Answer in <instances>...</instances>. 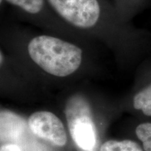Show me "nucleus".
<instances>
[{"label": "nucleus", "instance_id": "nucleus-1", "mask_svg": "<svg viewBox=\"0 0 151 151\" xmlns=\"http://www.w3.org/2000/svg\"><path fill=\"white\" fill-rule=\"evenodd\" d=\"M70 27L108 47L120 58L151 50V32L124 22L111 0H48Z\"/></svg>", "mask_w": 151, "mask_h": 151}, {"label": "nucleus", "instance_id": "nucleus-2", "mask_svg": "<svg viewBox=\"0 0 151 151\" xmlns=\"http://www.w3.org/2000/svg\"><path fill=\"white\" fill-rule=\"evenodd\" d=\"M0 48L55 78H66L83 68L89 47L47 32L1 22Z\"/></svg>", "mask_w": 151, "mask_h": 151}, {"label": "nucleus", "instance_id": "nucleus-3", "mask_svg": "<svg viewBox=\"0 0 151 151\" xmlns=\"http://www.w3.org/2000/svg\"><path fill=\"white\" fill-rule=\"evenodd\" d=\"M1 7L7 5L19 20L29 22L43 31L59 35L92 48L95 41L73 29L56 14L48 0H0Z\"/></svg>", "mask_w": 151, "mask_h": 151}, {"label": "nucleus", "instance_id": "nucleus-4", "mask_svg": "<svg viewBox=\"0 0 151 151\" xmlns=\"http://www.w3.org/2000/svg\"><path fill=\"white\" fill-rule=\"evenodd\" d=\"M65 116L73 142L83 151H93L97 145V130L86 96L81 92L68 97Z\"/></svg>", "mask_w": 151, "mask_h": 151}, {"label": "nucleus", "instance_id": "nucleus-5", "mask_svg": "<svg viewBox=\"0 0 151 151\" xmlns=\"http://www.w3.org/2000/svg\"><path fill=\"white\" fill-rule=\"evenodd\" d=\"M28 125L31 132L40 139L58 147L67 142V136L62 122L49 111H37L29 117Z\"/></svg>", "mask_w": 151, "mask_h": 151}, {"label": "nucleus", "instance_id": "nucleus-6", "mask_svg": "<svg viewBox=\"0 0 151 151\" xmlns=\"http://www.w3.org/2000/svg\"><path fill=\"white\" fill-rule=\"evenodd\" d=\"M117 14L124 22L132 20L143 11L151 6V0H111Z\"/></svg>", "mask_w": 151, "mask_h": 151}, {"label": "nucleus", "instance_id": "nucleus-7", "mask_svg": "<svg viewBox=\"0 0 151 151\" xmlns=\"http://www.w3.org/2000/svg\"><path fill=\"white\" fill-rule=\"evenodd\" d=\"M134 109L141 110L147 116H151V81L138 91L133 98Z\"/></svg>", "mask_w": 151, "mask_h": 151}, {"label": "nucleus", "instance_id": "nucleus-8", "mask_svg": "<svg viewBox=\"0 0 151 151\" xmlns=\"http://www.w3.org/2000/svg\"><path fill=\"white\" fill-rule=\"evenodd\" d=\"M99 151H143L137 143L131 140H110L104 143Z\"/></svg>", "mask_w": 151, "mask_h": 151}, {"label": "nucleus", "instance_id": "nucleus-9", "mask_svg": "<svg viewBox=\"0 0 151 151\" xmlns=\"http://www.w3.org/2000/svg\"><path fill=\"white\" fill-rule=\"evenodd\" d=\"M136 134L142 141L144 151H151V123L139 124L136 129Z\"/></svg>", "mask_w": 151, "mask_h": 151}, {"label": "nucleus", "instance_id": "nucleus-10", "mask_svg": "<svg viewBox=\"0 0 151 151\" xmlns=\"http://www.w3.org/2000/svg\"><path fill=\"white\" fill-rule=\"evenodd\" d=\"M0 151H22V150L18 145L7 143V144L1 145Z\"/></svg>", "mask_w": 151, "mask_h": 151}]
</instances>
